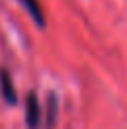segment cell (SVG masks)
Wrapping results in <instances>:
<instances>
[{
  "label": "cell",
  "mask_w": 127,
  "mask_h": 129,
  "mask_svg": "<svg viewBox=\"0 0 127 129\" xmlns=\"http://www.w3.org/2000/svg\"><path fill=\"white\" fill-rule=\"evenodd\" d=\"M25 123L30 129H38L42 123V108L36 93H28V100H25Z\"/></svg>",
  "instance_id": "cell-1"
},
{
  "label": "cell",
  "mask_w": 127,
  "mask_h": 129,
  "mask_svg": "<svg viewBox=\"0 0 127 129\" xmlns=\"http://www.w3.org/2000/svg\"><path fill=\"white\" fill-rule=\"evenodd\" d=\"M0 91H2V98L9 102V104H15L17 100V93H15L13 80H11V74L7 70H0Z\"/></svg>",
  "instance_id": "cell-2"
},
{
  "label": "cell",
  "mask_w": 127,
  "mask_h": 129,
  "mask_svg": "<svg viewBox=\"0 0 127 129\" xmlns=\"http://www.w3.org/2000/svg\"><path fill=\"white\" fill-rule=\"evenodd\" d=\"M23 7L28 9V13L34 17V21L38 25H45V13H42V7H40V0H21Z\"/></svg>",
  "instance_id": "cell-3"
},
{
  "label": "cell",
  "mask_w": 127,
  "mask_h": 129,
  "mask_svg": "<svg viewBox=\"0 0 127 129\" xmlns=\"http://www.w3.org/2000/svg\"><path fill=\"white\" fill-rule=\"evenodd\" d=\"M57 110H59V108H57V98H55V95H49V102H47V127H53V125H55V121H57Z\"/></svg>",
  "instance_id": "cell-4"
}]
</instances>
